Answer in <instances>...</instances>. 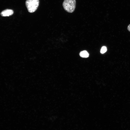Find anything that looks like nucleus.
<instances>
[{
    "label": "nucleus",
    "instance_id": "obj_6",
    "mask_svg": "<svg viewBox=\"0 0 130 130\" xmlns=\"http://www.w3.org/2000/svg\"><path fill=\"white\" fill-rule=\"evenodd\" d=\"M127 29L130 32V24L128 25L127 27Z\"/></svg>",
    "mask_w": 130,
    "mask_h": 130
},
{
    "label": "nucleus",
    "instance_id": "obj_3",
    "mask_svg": "<svg viewBox=\"0 0 130 130\" xmlns=\"http://www.w3.org/2000/svg\"><path fill=\"white\" fill-rule=\"evenodd\" d=\"M13 13V10L7 9L2 11L1 13V15L3 16H8L12 15Z\"/></svg>",
    "mask_w": 130,
    "mask_h": 130
},
{
    "label": "nucleus",
    "instance_id": "obj_1",
    "mask_svg": "<svg viewBox=\"0 0 130 130\" xmlns=\"http://www.w3.org/2000/svg\"><path fill=\"white\" fill-rule=\"evenodd\" d=\"M64 10L69 13H72L75 10L76 6V0H64L63 3Z\"/></svg>",
    "mask_w": 130,
    "mask_h": 130
},
{
    "label": "nucleus",
    "instance_id": "obj_5",
    "mask_svg": "<svg viewBox=\"0 0 130 130\" xmlns=\"http://www.w3.org/2000/svg\"><path fill=\"white\" fill-rule=\"evenodd\" d=\"M107 50V48L105 46H103L100 52L102 54L105 53Z\"/></svg>",
    "mask_w": 130,
    "mask_h": 130
},
{
    "label": "nucleus",
    "instance_id": "obj_4",
    "mask_svg": "<svg viewBox=\"0 0 130 130\" xmlns=\"http://www.w3.org/2000/svg\"><path fill=\"white\" fill-rule=\"evenodd\" d=\"M80 55L81 57L86 58L88 57L89 54L87 51H84L80 52Z\"/></svg>",
    "mask_w": 130,
    "mask_h": 130
},
{
    "label": "nucleus",
    "instance_id": "obj_2",
    "mask_svg": "<svg viewBox=\"0 0 130 130\" xmlns=\"http://www.w3.org/2000/svg\"><path fill=\"white\" fill-rule=\"evenodd\" d=\"M39 4V0H26L25 4L28 12L32 13L37 9Z\"/></svg>",
    "mask_w": 130,
    "mask_h": 130
}]
</instances>
